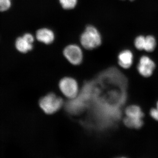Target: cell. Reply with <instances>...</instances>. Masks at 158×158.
I'll return each mask as SVG.
<instances>
[{"instance_id": "cell-10", "label": "cell", "mask_w": 158, "mask_h": 158, "mask_svg": "<svg viewBox=\"0 0 158 158\" xmlns=\"http://www.w3.org/2000/svg\"><path fill=\"white\" fill-rule=\"evenodd\" d=\"M156 45V42L153 36L149 35L145 37L144 50L148 52H152L155 49Z\"/></svg>"}, {"instance_id": "cell-16", "label": "cell", "mask_w": 158, "mask_h": 158, "mask_svg": "<svg viewBox=\"0 0 158 158\" xmlns=\"http://www.w3.org/2000/svg\"><path fill=\"white\" fill-rule=\"evenodd\" d=\"M130 1H134V0H130Z\"/></svg>"}, {"instance_id": "cell-15", "label": "cell", "mask_w": 158, "mask_h": 158, "mask_svg": "<svg viewBox=\"0 0 158 158\" xmlns=\"http://www.w3.org/2000/svg\"><path fill=\"white\" fill-rule=\"evenodd\" d=\"M156 109L157 110L158 112V102H157L156 104Z\"/></svg>"}, {"instance_id": "cell-13", "label": "cell", "mask_w": 158, "mask_h": 158, "mask_svg": "<svg viewBox=\"0 0 158 158\" xmlns=\"http://www.w3.org/2000/svg\"><path fill=\"white\" fill-rule=\"evenodd\" d=\"M11 6V0H0V11H7Z\"/></svg>"}, {"instance_id": "cell-2", "label": "cell", "mask_w": 158, "mask_h": 158, "mask_svg": "<svg viewBox=\"0 0 158 158\" xmlns=\"http://www.w3.org/2000/svg\"><path fill=\"white\" fill-rule=\"evenodd\" d=\"M126 117L123 119L126 126L130 128L139 129L143 126L144 114L139 106L131 105L126 109Z\"/></svg>"}, {"instance_id": "cell-3", "label": "cell", "mask_w": 158, "mask_h": 158, "mask_svg": "<svg viewBox=\"0 0 158 158\" xmlns=\"http://www.w3.org/2000/svg\"><path fill=\"white\" fill-rule=\"evenodd\" d=\"M63 104L62 98L53 93L46 94L39 101L40 107L41 110L49 115L56 113L62 108Z\"/></svg>"}, {"instance_id": "cell-6", "label": "cell", "mask_w": 158, "mask_h": 158, "mask_svg": "<svg viewBox=\"0 0 158 158\" xmlns=\"http://www.w3.org/2000/svg\"><path fill=\"white\" fill-rule=\"evenodd\" d=\"M34 36L30 33H26L22 37H19L15 41L16 49L20 52L27 53L33 48L34 41Z\"/></svg>"}, {"instance_id": "cell-11", "label": "cell", "mask_w": 158, "mask_h": 158, "mask_svg": "<svg viewBox=\"0 0 158 158\" xmlns=\"http://www.w3.org/2000/svg\"><path fill=\"white\" fill-rule=\"evenodd\" d=\"M78 1V0H59V2L63 9L71 10L76 7Z\"/></svg>"}, {"instance_id": "cell-5", "label": "cell", "mask_w": 158, "mask_h": 158, "mask_svg": "<svg viewBox=\"0 0 158 158\" xmlns=\"http://www.w3.org/2000/svg\"><path fill=\"white\" fill-rule=\"evenodd\" d=\"M63 54L66 60L72 65H80L83 61V51L81 47L76 44H72L66 46L63 50Z\"/></svg>"}, {"instance_id": "cell-1", "label": "cell", "mask_w": 158, "mask_h": 158, "mask_svg": "<svg viewBox=\"0 0 158 158\" xmlns=\"http://www.w3.org/2000/svg\"><path fill=\"white\" fill-rule=\"evenodd\" d=\"M80 42L82 46L87 50L94 49L101 45L102 37L98 30L95 27L88 25L81 34Z\"/></svg>"}, {"instance_id": "cell-7", "label": "cell", "mask_w": 158, "mask_h": 158, "mask_svg": "<svg viewBox=\"0 0 158 158\" xmlns=\"http://www.w3.org/2000/svg\"><path fill=\"white\" fill-rule=\"evenodd\" d=\"M155 67V63L150 58L147 56H143L140 59L137 68L141 76L148 77L152 74Z\"/></svg>"}, {"instance_id": "cell-8", "label": "cell", "mask_w": 158, "mask_h": 158, "mask_svg": "<svg viewBox=\"0 0 158 158\" xmlns=\"http://www.w3.org/2000/svg\"><path fill=\"white\" fill-rule=\"evenodd\" d=\"M35 37L39 42L47 45L52 43L55 39V34L53 31L48 28L38 29L36 32Z\"/></svg>"}, {"instance_id": "cell-14", "label": "cell", "mask_w": 158, "mask_h": 158, "mask_svg": "<svg viewBox=\"0 0 158 158\" xmlns=\"http://www.w3.org/2000/svg\"><path fill=\"white\" fill-rule=\"evenodd\" d=\"M151 116L152 118L158 121V112L156 108H152L150 112Z\"/></svg>"}, {"instance_id": "cell-12", "label": "cell", "mask_w": 158, "mask_h": 158, "mask_svg": "<svg viewBox=\"0 0 158 158\" xmlns=\"http://www.w3.org/2000/svg\"><path fill=\"white\" fill-rule=\"evenodd\" d=\"M145 37L143 36H139L136 37L135 41V45L136 48L139 50H144V42Z\"/></svg>"}, {"instance_id": "cell-4", "label": "cell", "mask_w": 158, "mask_h": 158, "mask_svg": "<svg viewBox=\"0 0 158 158\" xmlns=\"http://www.w3.org/2000/svg\"><path fill=\"white\" fill-rule=\"evenodd\" d=\"M59 88L62 94L70 99L75 98L78 94V85L73 78L66 77L62 78L59 82Z\"/></svg>"}, {"instance_id": "cell-9", "label": "cell", "mask_w": 158, "mask_h": 158, "mask_svg": "<svg viewBox=\"0 0 158 158\" xmlns=\"http://www.w3.org/2000/svg\"><path fill=\"white\" fill-rule=\"evenodd\" d=\"M118 63L122 68L128 69L132 65L133 55L132 52L128 50L122 51L118 56Z\"/></svg>"}]
</instances>
